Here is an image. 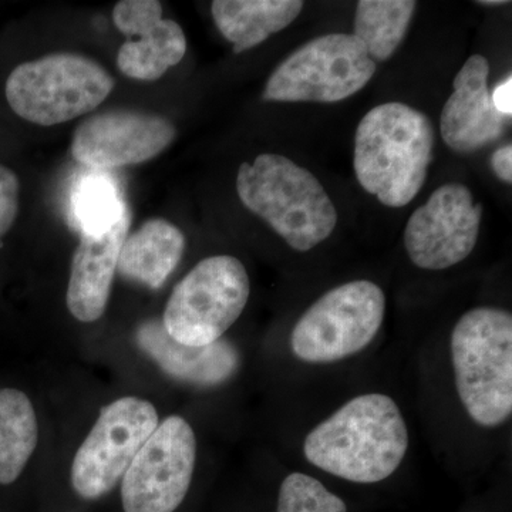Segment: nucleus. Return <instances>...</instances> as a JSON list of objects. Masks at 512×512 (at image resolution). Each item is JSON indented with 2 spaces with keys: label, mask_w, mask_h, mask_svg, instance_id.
<instances>
[{
  "label": "nucleus",
  "mask_w": 512,
  "mask_h": 512,
  "mask_svg": "<svg viewBox=\"0 0 512 512\" xmlns=\"http://www.w3.org/2000/svg\"><path fill=\"white\" fill-rule=\"evenodd\" d=\"M184 232L170 221L150 220L126 238L117 269L124 278L151 289L161 288L185 252Z\"/></svg>",
  "instance_id": "nucleus-16"
},
{
  "label": "nucleus",
  "mask_w": 512,
  "mask_h": 512,
  "mask_svg": "<svg viewBox=\"0 0 512 512\" xmlns=\"http://www.w3.org/2000/svg\"><path fill=\"white\" fill-rule=\"evenodd\" d=\"M197 439L187 420L170 416L158 424L121 480L124 512H174L194 476Z\"/></svg>",
  "instance_id": "nucleus-10"
},
{
  "label": "nucleus",
  "mask_w": 512,
  "mask_h": 512,
  "mask_svg": "<svg viewBox=\"0 0 512 512\" xmlns=\"http://www.w3.org/2000/svg\"><path fill=\"white\" fill-rule=\"evenodd\" d=\"M128 210L120 188L110 175H87L74 188L70 214L80 234L101 235L109 231Z\"/></svg>",
  "instance_id": "nucleus-21"
},
{
  "label": "nucleus",
  "mask_w": 512,
  "mask_h": 512,
  "mask_svg": "<svg viewBox=\"0 0 512 512\" xmlns=\"http://www.w3.org/2000/svg\"><path fill=\"white\" fill-rule=\"evenodd\" d=\"M19 192L18 175L0 165V239L8 234L18 217Z\"/></svg>",
  "instance_id": "nucleus-24"
},
{
  "label": "nucleus",
  "mask_w": 512,
  "mask_h": 512,
  "mask_svg": "<svg viewBox=\"0 0 512 512\" xmlns=\"http://www.w3.org/2000/svg\"><path fill=\"white\" fill-rule=\"evenodd\" d=\"M239 200L296 252H309L333 234L338 211L318 178L281 154H261L239 167Z\"/></svg>",
  "instance_id": "nucleus-3"
},
{
  "label": "nucleus",
  "mask_w": 512,
  "mask_h": 512,
  "mask_svg": "<svg viewBox=\"0 0 512 512\" xmlns=\"http://www.w3.org/2000/svg\"><path fill=\"white\" fill-rule=\"evenodd\" d=\"M137 340L168 375L197 386L227 382L239 366L237 349L231 343L221 339L202 348L181 345L167 335L163 323L157 320L141 325Z\"/></svg>",
  "instance_id": "nucleus-15"
},
{
  "label": "nucleus",
  "mask_w": 512,
  "mask_h": 512,
  "mask_svg": "<svg viewBox=\"0 0 512 512\" xmlns=\"http://www.w3.org/2000/svg\"><path fill=\"white\" fill-rule=\"evenodd\" d=\"M276 512H348V507L315 477L291 473L279 488Z\"/></svg>",
  "instance_id": "nucleus-22"
},
{
  "label": "nucleus",
  "mask_w": 512,
  "mask_h": 512,
  "mask_svg": "<svg viewBox=\"0 0 512 512\" xmlns=\"http://www.w3.org/2000/svg\"><path fill=\"white\" fill-rule=\"evenodd\" d=\"M301 0H215L212 18L235 53L261 45L301 15Z\"/></svg>",
  "instance_id": "nucleus-17"
},
{
  "label": "nucleus",
  "mask_w": 512,
  "mask_h": 512,
  "mask_svg": "<svg viewBox=\"0 0 512 512\" xmlns=\"http://www.w3.org/2000/svg\"><path fill=\"white\" fill-rule=\"evenodd\" d=\"M409 430L399 404L383 393L353 397L309 431L303 456L330 476L382 483L402 466Z\"/></svg>",
  "instance_id": "nucleus-1"
},
{
  "label": "nucleus",
  "mask_w": 512,
  "mask_h": 512,
  "mask_svg": "<svg viewBox=\"0 0 512 512\" xmlns=\"http://www.w3.org/2000/svg\"><path fill=\"white\" fill-rule=\"evenodd\" d=\"M417 3L413 0H360L353 36L373 62H387L402 45Z\"/></svg>",
  "instance_id": "nucleus-20"
},
{
  "label": "nucleus",
  "mask_w": 512,
  "mask_h": 512,
  "mask_svg": "<svg viewBox=\"0 0 512 512\" xmlns=\"http://www.w3.org/2000/svg\"><path fill=\"white\" fill-rule=\"evenodd\" d=\"M483 212L467 185H441L404 229L410 261L424 271H444L466 261L480 237Z\"/></svg>",
  "instance_id": "nucleus-11"
},
{
  "label": "nucleus",
  "mask_w": 512,
  "mask_h": 512,
  "mask_svg": "<svg viewBox=\"0 0 512 512\" xmlns=\"http://www.w3.org/2000/svg\"><path fill=\"white\" fill-rule=\"evenodd\" d=\"M490 63L474 55L464 63L454 79V92L444 104L440 117V134L451 150L470 154L500 140L510 117L495 109L491 100Z\"/></svg>",
  "instance_id": "nucleus-13"
},
{
  "label": "nucleus",
  "mask_w": 512,
  "mask_h": 512,
  "mask_svg": "<svg viewBox=\"0 0 512 512\" xmlns=\"http://www.w3.org/2000/svg\"><path fill=\"white\" fill-rule=\"evenodd\" d=\"M158 424L156 407L147 400L123 397L104 406L74 456L73 490L84 500L110 493Z\"/></svg>",
  "instance_id": "nucleus-9"
},
{
  "label": "nucleus",
  "mask_w": 512,
  "mask_h": 512,
  "mask_svg": "<svg viewBox=\"0 0 512 512\" xmlns=\"http://www.w3.org/2000/svg\"><path fill=\"white\" fill-rule=\"evenodd\" d=\"M458 399L477 426L497 429L512 414V315L480 306L457 320L450 338Z\"/></svg>",
  "instance_id": "nucleus-4"
},
{
  "label": "nucleus",
  "mask_w": 512,
  "mask_h": 512,
  "mask_svg": "<svg viewBox=\"0 0 512 512\" xmlns=\"http://www.w3.org/2000/svg\"><path fill=\"white\" fill-rule=\"evenodd\" d=\"M137 36V40H127L117 55V67L130 79L154 82L177 66L187 52L184 30L171 19L160 20Z\"/></svg>",
  "instance_id": "nucleus-18"
},
{
  "label": "nucleus",
  "mask_w": 512,
  "mask_h": 512,
  "mask_svg": "<svg viewBox=\"0 0 512 512\" xmlns=\"http://www.w3.org/2000/svg\"><path fill=\"white\" fill-rule=\"evenodd\" d=\"M249 293L247 269L235 256L202 259L171 293L164 311L165 332L191 348L218 342L247 308Z\"/></svg>",
  "instance_id": "nucleus-7"
},
{
  "label": "nucleus",
  "mask_w": 512,
  "mask_h": 512,
  "mask_svg": "<svg viewBox=\"0 0 512 512\" xmlns=\"http://www.w3.org/2000/svg\"><path fill=\"white\" fill-rule=\"evenodd\" d=\"M177 130L170 120L134 110L94 114L77 126L74 160L94 170L146 163L173 143Z\"/></svg>",
  "instance_id": "nucleus-12"
},
{
  "label": "nucleus",
  "mask_w": 512,
  "mask_h": 512,
  "mask_svg": "<svg viewBox=\"0 0 512 512\" xmlns=\"http://www.w3.org/2000/svg\"><path fill=\"white\" fill-rule=\"evenodd\" d=\"M491 100L498 113L503 114L505 117H510L512 114V77L508 76L504 82L495 87Z\"/></svg>",
  "instance_id": "nucleus-26"
},
{
  "label": "nucleus",
  "mask_w": 512,
  "mask_h": 512,
  "mask_svg": "<svg viewBox=\"0 0 512 512\" xmlns=\"http://www.w3.org/2000/svg\"><path fill=\"white\" fill-rule=\"evenodd\" d=\"M384 313L386 296L375 282L359 279L336 286L293 326V356L309 365H332L359 355L379 335Z\"/></svg>",
  "instance_id": "nucleus-6"
},
{
  "label": "nucleus",
  "mask_w": 512,
  "mask_h": 512,
  "mask_svg": "<svg viewBox=\"0 0 512 512\" xmlns=\"http://www.w3.org/2000/svg\"><path fill=\"white\" fill-rule=\"evenodd\" d=\"M39 439L33 404L25 393L0 389V484L15 483L28 466Z\"/></svg>",
  "instance_id": "nucleus-19"
},
{
  "label": "nucleus",
  "mask_w": 512,
  "mask_h": 512,
  "mask_svg": "<svg viewBox=\"0 0 512 512\" xmlns=\"http://www.w3.org/2000/svg\"><path fill=\"white\" fill-rule=\"evenodd\" d=\"M130 221V210H127L104 234H80L66 296L67 308L80 322H96L106 312Z\"/></svg>",
  "instance_id": "nucleus-14"
},
{
  "label": "nucleus",
  "mask_w": 512,
  "mask_h": 512,
  "mask_svg": "<svg viewBox=\"0 0 512 512\" xmlns=\"http://www.w3.org/2000/svg\"><path fill=\"white\" fill-rule=\"evenodd\" d=\"M491 168L494 174L500 178L503 183L511 185L512 183V146L505 144V146L498 148L491 156Z\"/></svg>",
  "instance_id": "nucleus-25"
},
{
  "label": "nucleus",
  "mask_w": 512,
  "mask_h": 512,
  "mask_svg": "<svg viewBox=\"0 0 512 512\" xmlns=\"http://www.w3.org/2000/svg\"><path fill=\"white\" fill-rule=\"evenodd\" d=\"M478 5L483 6H501L508 5L510 2H505V0H483V2H477Z\"/></svg>",
  "instance_id": "nucleus-27"
},
{
  "label": "nucleus",
  "mask_w": 512,
  "mask_h": 512,
  "mask_svg": "<svg viewBox=\"0 0 512 512\" xmlns=\"http://www.w3.org/2000/svg\"><path fill=\"white\" fill-rule=\"evenodd\" d=\"M434 144L436 130L423 111L396 101L380 104L357 126V181L386 207H406L426 184Z\"/></svg>",
  "instance_id": "nucleus-2"
},
{
  "label": "nucleus",
  "mask_w": 512,
  "mask_h": 512,
  "mask_svg": "<svg viewBox=\"0 0 512 512\" xmlns=\"http://www.w3.org/2000/svg\"><path fill=\"white\" fill-rule=\"evenodd\" d=\"M376 69L355 36L332 33L316 37L276 67L266 82L264 100L338 103L365 89Z\"/></svg>",
  "instance_id": "nucleus-8"
},
{
  "label": "nucleus",
  "mask_w": 512,
  "mask_h": 512,
  "mask_svg": "<svg viewBox=\"0 0 512 512\" xmlns=\"http://www.w3.org/2000/svg\"><path fill=\"white\" fill-rule=\"evenodd\" d=\"M113 89V77L96 60L53 53L19 64L6 80L5 94L23 120L50 127L97 109Z\"/></svg>",
  "instance_id": "nucleus-5"
},
{
  "label": "nucleus",
  "mask_w": 512,
  "mask_h": 512,
  "mask_svg": "<svg viewBox=\"0 0 512 512\" xmlns=\"http://www.w3.org/2000/svg\"><path fill=\"white\" fill-rule=\"evenodd\" d=\"M113 20L121 33L137 36L163 20V5L157 0H123L114 6Z\"/></svg>",
  "instance_id": "nucleus-23"
}]
</instances>
